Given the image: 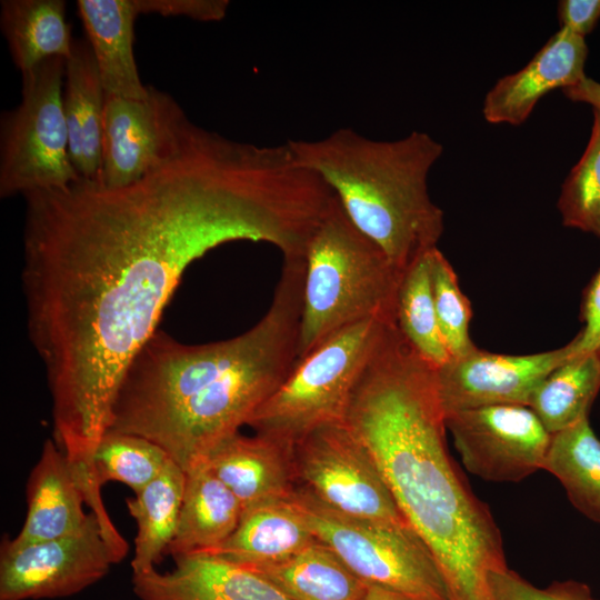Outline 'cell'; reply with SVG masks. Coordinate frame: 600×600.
Returning a JSON list of instances; mask_svg holds the SVG:
<instances>
[{"mask_svg": "<svg viewBox=\"0 0 600 600\" xmlns=\"http://www.w3.org/2000/svg\"><path fill=\"white\" fill-rule=\"evenodd\" d=\"M461 462L487 481L517 482L541 470L551 434L527 406H490L446 416Z\"/></svg>", "mask_w": 600, "mask_h": 600, "instance_id": "8fae6325", "label": "cell"}, {"mask_svg": "<svg viewBox=\"0 0 600 600\" xmlns=\"http://www.w3.org/2000/svg\"><path fill=\"white\" fill-rule=\"evenodd\" d=\"M299 166L330 188L349 221L404 272L437 247L443 211L428 177L443 147L426 132L392 141L341 128L318 140H288Z\"/></svg>", "mask_w": 600, "mask_h": 600, "instance_id": "277c9868", "label": "cell"}, {"mask_svg": "<svg viewBox=\"0 0 600 600\" xmlns=\"http://www.w3.org/2000/svg\"><path fill=\"white\" fill-rule=\"evenodd\" d=\"M600 19V0H562L558 3L561 29L582 37L589 34Z\"/></svg>", "mask_w": 600, "mask_h": 600, "instance_id": "836d02e7", "label": "cell"}, {"mask_svg": "<svg viewBox=\"0 0 600 600\" xmlns=\"http://www.w3.org/2000/svg\"><path fill=\"white\" fill-rule=\"evenodd\" d=\"M247 569L290 600H360L368 587L320 540L284 560Z\"/></svg>", "mask_w": 600, "mask_h": 600, "instance_id": "7402d4cb", "label": "cell"}, {"mask_svg": "<svg viewBox=\"0 0 600 600\" xmlns=\"http://www.w3.org/2000/svg\"><path fill=\"white\" fill-rule=\"evenodd\" d=\"M297 482L347 517L408 523L367 447L344 421L321 426L293 444Z\"/></svg>", "mask_w": 600, "mask_h": 600, "instance_id": "9c48e42d", "label": "cell"}, {"mask_svg": "<svg viewBox=\"0 0 600 600\" xmlns=\"http://www.w3.org/2000/svg\"><path fill=\"white\" fill-rule=\"evenodd\" d=\"M558 209L566 227L600 238V112L597 110L584 152L561 187Z\"/></svg>", "mask_w": 600, "mask_h": 600, "instance_id": "f1b7e54d", "label": "cell"}, {"mask_svg": "<svg viewBox=\"0 0 600 600\" xmlns=\"http://www.w3.org/2000/svg\"><path fill=\"white\" fill-rule=\"evenodd\" d=\"M24 198L22 289L54 442L74 470L91 471L124 372L186 269L232 241L286 249L296 200L267 148L191 120L168 157L127 186L81 178Z\"/></svg>", "mask_w": 600, "mask_h": 600, "instance_id": "6da1fadb", "label": "cell"}, {"mask_svg": "<svg viewBox=\"0 0 600 600\" xmlns=\"http://www.w3.org/2000/svg\"><path fill=\"white\" fill-rule=\"evenodd\" d=\"M170 460L154 442L132 433L109 429L94 456L98 481L121 482L137 493L151 482Z\"/></svg>", "mask_w": 600, "mask_h": 600, "instance_id": "83f0119b", "label": "cell"}, {"mask_svg": "<svg viewBox=\"0 0 600 600\" xmlns=\"http://www.w3.org/2000/svg\"><path fill=\"white\" fill-rule=\"evenodd\" d=\"M360 600H417L412 597H409L404 593L398 592L396 590L376 586L368 584L366 592Z\"/></svg>", "mask_w": 600, "mask_h": 600, "instance_id": "d590c367", "label": "cell"}, {"mask_svg": "<svg viewBox=\"0 0 600 600\" xmlns=\"http://www.w3.org/2000/svg\"><path fill=\"white\" fill-rule=\"evenodd\" d=\"M0 26L16 67L24 72L49 58L72 53L63 0H2Z\"/></svg>", "mask_w": 600, "mask_h": 600, "instance_id": "603a6c76", "label": "cell"}, {"mask_svg": "<svg viewBox=\"0 0 600 600\" xmlns=\"http://www.w3.org/2000/svg\"><path fill=\"white\" fill-rule=\"evenodd\" d=\"M586 39L559 29L519 71L500 78L484 97L482 113L492 124L523 123L539 100L586 77Z\"/></svg>", "mask_w": 600, "mask_h": 600, "instance_id": "5bb4252c", "label": "cell"}, {"mask_svg": "<svg viewBox=\"0 0 600 600\" xmlns=\"http://www.w3.org/2000/svg\"><path fill=\"white\" fill-rule=\"evenodd\" d=\"M429 252L417 259L402 274L396 306V324L410 346L429 363L439 368L451 357L437 320Z\"/></svg>", "mask_w": 600, "mask_h": 600, "instance_id": "4316f807", "label": "cell"}, {"mask_svg": "<svg viewBox=\"0 0 600 600\" xmlns=\"http://www.w3.org/2000/svg\"><path fill=\"white\" fill-rule=\"evenodd\" d=\"M584 600H594V599H592L590 592L588 591V592L586 593Z\"/></svg>", "mask_w": 600, "mask_h": 600, "instance_id": "8d00e7d4", "label": "cell"}, {"mask_svg": "<svg viewBox=\"0 0 600 600\" xmlns=\"http://www.w3.org/2000/svg\"><path fill=\"white\" fill-rule=\"evenodd\" d=\"M77 7L106 93L148 99L133 53L134 0H78Z\"/></svg>", "mask_w": 600, "mask_h": 600, "instance_id": "ac0fdd59", "label": "cell"}, {"mask_svg": "<svg viewBox=\"0 0 600 600\" xmlns=\"http://www.w3.org/2000/svg\"><path fill=\"white\" fill-rule=\"evenodd\" d=\"M318 540L292 498L248 508L221 544L203 552L250 568L284 560Z\"/></svg>", "mask_w": 600, "mask_h": 600, "instance_id": "ffe728a7", "label": "cell"}, {"mask_svg": "<svg viewBox=\"0 0 600 600\" xmlns=\"http://www.w3.org/2000/svg\"><path fill=\"white\" fill-rule=\"evenodd\" d=\"M184 482L186 472L170 459L151 482L126 499L137 524L132 574L156 569L167 553L178 527Z\"/></svg>", "mask_w": 600, "mask_h": 600, "instance_id": "cb8c5ba5", "label": "cell"}, {"mask_svg": "<svg viewBox=\"0 0 600 600\" xmlns=\"http://www.w3.org/2000/svg\"><path fill=\"white\" fill-rule=\"evenodd\" d=\"M489 584L494 600H584L589 591L577 582L540 589L508 568L490 572Z\"/></svg>", "mask_w": 600, "mask_h": 600, "instance_id": "4dcf8cb0", "label": "cell"}, {"mask_svg": "<svg viewBox=\"0 0 600 600\" xmlns=\"http://www.w3.org/2000/svg\"><path fill=\"white\" fill-rule=\"evenodd\" d=\"M27 514L16 537V544L50 540L81 530L89 513L84 497L67 457L58 444L44 441L40 457L27 482Z\"/></svg>", "mask_w": 600, "mask_h": 600, "instance_id": "e0dca14e", "label": "cell"}, {"mask_svg": "<svg viewBox=\"0 0 600 600\" xmlns=\"http://www.w3.org/2000/svg\"><path fill=\"white\" fill-rule=\"evenodd\" d=\"M562 92L568 99L588 103L600 112V82L586 76L579 82L564 88Z\"/></svg>", "mask_w": 600, "mask_h": 600, "instance_id": "e575fe53", "label": "cell"}, {"mask_svg": "<svg viewBox=\"0 0 600 600\" xmlns=\"http://www.w3.org/2000/svg\"><path fill=\"white\" fill-rule=\"evenodd\" d=\"M291 498L316 538L366 583L417 600H451L432 553L409 523L347 517L302 487Z\"/></svg>", "mask_w": 600, "mask_h": 600, "instance_id": "ba28073f", "label": "cell"}, {"mask_svg": "<svg viewBox=\"0 0 600 600\" xmlns=\"http://www.w3.org/2000/svg\"><path fill=\"white\" fill-rule=\"evenodd\" d=\"M431 289L439 329L451 358L466 356L477 346L470 337L471 303L459 287L451 263L436 247L429 252Z\"/></svg>", "mask_w": 600, "mask_h": 600, "instance_id": "f546056e", "label": "cell"}, {"mask_svg": "<svg viewBox=\"0 0 600 600\" xmlns=\"http://www.w3.org/2000/svg\"><path fill=\"white\" fill-rule=\"evenodd\" d=\"M581 320L583 327L572 339L576 353L593 354L600 362V268L584 289Z\"/></svg>", "mask_w": 600, "mask_h": 600, "instance_id": "d6a6232c", "label": "cell"}, {"mask_svg": "<svg viewBox=\"0 0 600 600\" xmlns=\"http://www.w3.org/2000/svg\"><path fill=\"white\" fill-rule=\"evenodd\" d=\"M189 118L168 93L150 86L146 100L106 93L100 183L127 186L174 148Z\"/></svg>", "mask_w": 600, "mask_h": 600, "instance_id": "7c38bea8", "label": "cell"}, {"mask_svg": "<svg viewBox=\"0 0 600 600\" xmlns=\"http://www.w3.org/2000/svg\"><path fill=\"white\" fill-rule=\"evenodd\" d=\"M167 572L132 574L139 600H290L260 574L209 553L174 557Z\"/></svg>", "mask_w": 600, "mask_h": 600, "instance_id": "9a60e30c", "label": "cell"}, {"mask_svg": "<svg viewBox=\"0 0 600 600\" xmlns=\"http://www.w3.org/2000/svg\"><path fill=\"white\" fill-rule=\"evenodd\" d=\"M66 60L21 72V101L0 121V196L66 188L82 177L72 163L63 111Z\"/></svg>", "mask_w": 600, "mask_h": 600, "instance_id": "52a82bcc", "label": "cell"}, {"mask_svg": "<svg viewBox=\"0 0 600 600\" xmlns=\"http://www.w3.org/2000/svg\"><path fill=\"white\" fill-rule=\"evenodd\" d=\"M139 14L186 17L201 22L222 20L228 11V0H134Z\"/></svg>", "mask_w": 600, "mask_h": 600, "instance_id": "1f68e13d", "label": "cell"}, {"mask_svg": "<svg viewBox=\"0 0 600 600\" xmlns=\"http://www.w3.org/2000/svg\"><path fill=\"white\" fill-rule=\"evenodd\" d=\"M373 457L402 516L432 553L451 600H494L507 567L500 530L453 462L437 368L388 324L344 420Z\"/></svg>", "mask_w": 600, "mask_h": 600, "instance_id": "7a4b0ae2", "label": "cell"}, {"mask_svg": "<svg viewBox=\"0 0 600 600\" xmlns=\"http://www.w3.org/2000/svg\"><path fill=\"white\" fill-rule=\"evenodd\" d=\"M391 322L366 320L328 337L296 361L248 426L293 446L321 426L343 421L354 388Z\"/></svg>", "mask_w": 600, "mask_h": 600, "instance_id": "8992f818", "label": "cell"}, {"mask_svg": "<svg viewBox=\"0 0 600 600\" xmlns=\"http://www.w3.org/2000/svg\"><path fill=\"white\" fill-rule=\"evenodd\" d=\"M599 391V360L574 353L541 382L529 408L552 434L587 419Z\"/></svg>", "mask_w": 600, "mask_h": 600, "instance_id": "484cf974", "label": "cell"}, {"mask_svg": "<svg viewBox=\"0 0 600 600\" xmlns=\"http://www.w3.org/2000/svg\"><path fill=\"white\" fill-rule=\"evenodd\" d=\"M203 461L233 492L243 511L263 502L290 499L298 487L293 446L264 434L237 432Z\"/></svg>", "mask_w": 600, "mask_h": 600, "instance_id": "2e32d148", "label": "cell"}, {"mask_svg": "<svg viewBox=\"0 0 600 600\" xmlns=\"http://www.w3.org/2000/svg\"><path fill=\"white\" fill-rule=\"evenodd\" d=\"M576 353L572 340L566 346L530 354H503L478 347L450 358L437 368L439 398L444 414L490 407L527 406L541 382Z\"/></svg>", "mask_w": 600, "mask_h": 600, "instance_id": "4fadbf2b", "label": "cell"}, {"mask_svg": "<svg viewBox=\"0 0 600 600\" xmlns=\"http://www.w3.org/2000/svg\"><path fill=\"white\" fill-rule=\"evenodd\" d=\"M117 563L91 511L86 526L71 534L26 544L6 536L0 546V600L69 597L103 579Z\"/></svg>", "mask_w": 600, "mask_h": 600, "instance_id": "30bf717a", "label": "cell"}, {"mask_svg": "<svg viewBox=\"0 0 600 600\" xmlns=\"http://www.w3.org/2000/svg\"><path fill=\"white\" fill-rule=\"evenodd\" d=\"M542 470L560 481L578 510L600 523V439L588 418L551 434Z\"/></svg>", "mask_w": 600, "mask_h": 600, "instance_id": "d4e9b609", "label": "cell"}, {"mask_svg": "<svg viewBox=\"0 0 600 600\" xmlns=\"http://www.w3.org/2000/svg\"><path fill=\"white\" fill-rule=\"evenodd\" d=\"M304 258L283 259L266 314L231 339L184 344L164 332L124 372L111 430L161 447L184 472L249 423L297 361Z\"/></svg>", "mask_w": 600, "mask_h": 600, "instance_id": "3957f363", "label": "cell"}, {"mask_svg": "<svg viewBox=\"0 0 600 600\" xmlns=\"http://www.w3.org/2000/svg\"><path fill=\"white\" fill-rule=\"evenodd\" d=\"M64 78L70 158L83 179L100 181L106 91L87 39L73 41Z\"/></svg>", "mask_w": 600, "mask_h": 600, "instance_id": "d6986e66", "label": "cell"}, {"mask_svg": "<svg viewBox=\"0 0 600 600\" xmlns=\"http://www.w3.org/2000/svg\"><path fill=\"white\" fill-rule=\"evenodd\" d=\"M242 511L233 492L199 462L186 472L178 527L167 553L174 558L216 548L236 530Z\"/></svg>", "mask_w": 600, "mask_h": 600, "instance_id": "44dd1931", "label": "cell"}, {"mask_svg": "<svg viewBox=\"0 0 600 600\" xmlns=\"http://www.w3.org/2000/svg\"><path fill=\"white\" fill-rule=\"evenodd\" d=\"M402 274L349 221L334 198L304 253L297 360L351 324L371 319L396 322Z\"/></svg>", "mask_w": 600, "mask_h": 600, "instance_id": "5b68a950", "label": "cell"}]
</instances>
